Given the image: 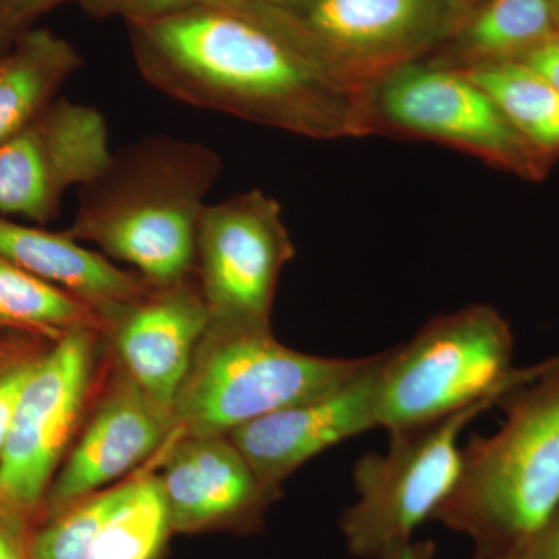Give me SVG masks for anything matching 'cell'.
Here are the masks:
<instances>
[{
	"mask_svg": "<svg viewBox=\"0 0 559 559\" xmlns=\"http://www.w3.org/2000/svg\"><path fill=\"white\" fill-rule=\"evenodd\" d=\"M506 419L462 448L459 479L433 520L476 559L514 557L559 509V358L503 396Z\"/></svg>",
	"mask_w": 559,
	"mask_h": 559,
	"instance_id": "cell-3",
	"label": "cell"
},
{
	"mask_svg": "<svg viewBox=\"0 0 559 559\" xmlns=\"http://www.w3.org/2000/svg\"><path fill=\"white\" fill-rule=\"evenodd\" d=\"M366 360L308 355L283 345L274 331L209 323L173 404L175 436H229L336 388Z\"/></svg>",
	"mask_w": 559,
	"mask_h": 559,
	"instance_id": "cell-5",
	"label": "cell"
},
{
	"mask_svg": "<svg viewBox=\"0 0 559 559\" xmlns=\"http://www.w3.org/2000/svg\"><path fill=\"white\" fill-rule=\"evenodd\" d=\"M0 253L22 270L66 290L103 320L138 300L153 283L84 248L68 231L22 226L0 218Z\"/></svg>",
	"mask_w": 559,
	"mask_h": 559,
	"instance_id": "cell-16",
	"label": "cell"
},
{
	"mask_svg": "<svg viewBox=\"0 0 559 559\" xmlns=\"http://www.w3.org/2000/svg\"><path fill=\"white\" fill-rule=\"evenodd\" d=\"M173 433L171 415L110 362L108 378L47 489L50 518L138 473Z\"/></svg>",
	"mask_w": 559,
	"mask_h": 559,
	"instance_id": "cell-12",
	"label": "cell"
},
{
	"mask_svg": "<svg viewBox=\"0 0 559 559\" xmlns=\"http://www.w3.org/2000/svg\"><path fill=\"white\" fill-rule=\"evenodd\" d=\"M94 17H120L127 24L164 20L197 7L216 5L230 0H76Z\"/></svg>",
	"mask_w": 559,
	"mask_h": 559,
	"instance_id": "cell-23",
	"label": "cell"
},
{
	"mask_svg": "<svg viewBox=\"0 0 559 559\" xmlns=\"http://www.w3.org/2000/svg\"><path fill=\"white\" fill-rule=\"evenodd\" d=\"M112 157L100 110L50 103L20 134L0 146V212L47 223L72 187L97 178Z\"/></svg>",
	"mask_w": 559,
	"mask_h": 559,
	"instance_id": "cell-10",
	"label": "cell"
},
{
	"mask_svg": "<svg viewBox=\"0 0 559 559\" xmlns=\"http://www.w3.org/2000/svg\"><path fill=\"white\" fill-rule=\"evenodd\" d=\"M511 559H559V509Z\"/></svg>",
	"mask_w": 559,
	"mask_h": 559,
	"instance_id": "cell-27",
	"label": "cell"
},
{
	"mask_svg": "<svg viewBox=\"0 0 559 559\" xmlns=\"http://www.w3.org/2000/svg\"><path fill=\"white\" fill-rule=\"evenodd\" d=\"M521 61L538 70L540 75L546 76L559 90V33L530 50Z\"/></svg>",
	"mask_w": 559,
	"mask_h": 559,
	"instance_id": "cell-28",
	"label": "cell"
},
{
	"mask_svg": "<svg viewBox=\"0 0 559 559\" xmlns=\"http://www.w3.org/2000/svg\"><path fill=\"white\" fill-rule=\"evenodd\" d=\"M0 325L57 341L75 329L102 331L98 316L69 293L0 253Z\"/></svg>",
	"mask_w": 559,
	"mask_h": 559,
	"instance_id": "cell-19",
	"label": "cell"
},
{
	"mask_svg": "<svg viewBox=\"0 0 559 559\" xmlns=\"http://www.w3.org/2000/svg\"><path fill=\"white\" fill-rule=\"evenodd\" d=\"M151 86L197 108L314 139L371 130L367 90L322 64L289 13L248 0L130 24Z\"/></svg>",
	"mask_w": 559,
	"mask_h": 559,
	"instance_id": "cell-1",
	"label": "cell"
},
{
	"mask_svg": "<svg viewBox=\"0 0 559 559\" xmlns=\"http://www.w3.org/2000/svg\"><path fill=\"white\" fill-rule=\"evenodd\" d=\"M509 322L488 305L437 316L388 349L380 389V429L415 428L538 377L549 366L513 369Z\"/></svg>",
	"mask_w": 559,
	"mask_h": 559,
	"instance_id": "cell-4",
	"label": "cell"
},
{
	"mask_svg": "<svg viewBox=\"0 0 559 559\" xmlns=\"http://www.w3.org/2000/svg\"><path fill=\"white\" fill-rule=\"evenodd\" d=\"M134 474L50 518L31 540L32 559H91L103 527L130 492Z\"/></svg>",
	"mask_w": 559,
	"mask_h": 559,
	"instance_id": "cell-22",
	"label": "cell"
},
{
	"mask_svg": "<svg viewBox=\"0 0 559 559\" xmlns=\"http://www.w3.org/2000/svg\"><path fill=\"white\" fill-rule=\"evenodd\" d=\"M102 331L75 329L40 356L0 452V506L31 514L46 498L97 393Z\"/></svg>",
	"mask_w": 559,
	"mask_h": 559,
	"instance_id": "cell-7",
	"label": "cell"
},
{
	"mask_svg": "<svg viewBox=\"0 0 559 559\" xmlns=\"http://www.w3.org/2000/svg\"><path fill=\"white\" fill-rule=\"evenodd\" d=\"M432 546H426V544H411L406 549L400 550L399 554L390 555V557L384 559H432Z\"/></svg>",
	"mask_w": 559,
	"mask_h": 559,
	"instance_id": "cell-30",
	"label": "cell"
},
{
	"mask_svg": "<svg viewBox=\"0 0 559 559\" xmlns=\"http://www.w3.org/2000/svg\"><path fill=\"white\" fill-rule=\"evenodd\" d=\"M503 396H489L447 417L389 433L388 451L370 452L356 462V500L341 520L353 557L384 559L414 544L417 530L433 520L455 487L463 432Z\"/></svg>",
	"mask_w": 559,
	"mask_h": 559,
	"instance_id": "cell-6",
	"label": "cell"
},
{
	"mask_svg": "<svg viewBox=\"0 0 559 559\" xmlns=\"http://www.w3.org/2000/svg\"><path fill=\"white\" fill-rule=\"evenodd\" d=\"M79 51L46 28L22 32L0 58V146L50 105L81 66Z\"/></svg>",
	"mask_w": 559,
	"mask_h": 559,
	"instance_id": "cell-17",
	"label": "cell"
},
{
	"mask_svg": "<svg viewBox=\"0 0 559 559\" xmlns=\"http://www.w3.org/2000/svg\"><path fill=\"white\" fill-rule=\"evenodd\" d=\"M157 463L173 532L252 524L278 492L229 436H173Z\"/></svg>",
	"mask_w": 559,
	"mask_h": 559,
	"instance_id": "cell-15",
	"label": "cell"
},
{
	"mask_svg": "<svg viewBox=\"0 0 559 559\" xmlns=\"http://www.w3.org/2000/svg\"><path fill=\"white\" fill-rule=\"evenodd\" d=\"M551 5H554L555 14H557V21L559 24V0H551Z\"/></svg>",
	"mask_w": 559,
	"mask_h": 559,
	"instance_id": "cell-31",
	"label": "cell"
},
{
	"mask_svg": "<svg viewBox=\"0 0 559 559\" xmlns=\"http://www.w3.org/2000/svg\"><path fill=\"white\" fill-rule=\"evenodd\" d=\"M171 532L157 465H145L103 527L91 559H159Z\"/></svg>",
	"mask_w": 559,
	"mask_h": 559,
	"instance_id": "cell-21",
	"label": "cell"
},
{
	"mask_svg": "<svg viewBox=\"0 0 559 559\" xmlns=\"http://www.w3.org/2000/svg\"><path fill=\"white\" fill-rule=\"evenodd\" d=\"M296 255L282 207L261 190L205 205L197 234V271L210 323L272 331L283 267Z\"/></svg>",
	"mask_w": 559,
	"mask_h": 559,
	"instance_id": "cell-8",
	"label": "cell"
},
{
	"mask_svg": "<svg viewBox=\"0 0 559 559\" xmlns=\"http://www.w3.org/2000/svg\"><path fill=\"white\" fill-rule=\"evenodd\" d=\"M223 171L219 154L193 140L154 135L112 153L81 187L68 230L153 285L194 274L197 234L207 194Z\"/></svg>",
	"mask_w": 559,
	"mask_h": 559,
	"instance_id": "cell-2",
	"label": "cell"
},
{
	"mask_svg": "<svg viewBox=\"0 0 559 559\" xmlns=\"http://www.w3.org/2000/svg\"><path fill=\"white\" fill-rule=\"evenodd\" d=\"M290 14L312 53L366 91L436 39L448 0H310Z\"/></svg>",
	"mask_w": 559,
	"mask_h": 559,
	"instance_id": "cell-11",
	"label": "cell"
},
{
	"mask_svg": "<svg viewBox=\"0 0 559 559\" xmlns=\"http://www.w3.org/2000/svg\"><path fill=\"white\" fill-rule=\"evenodd\" d=\"M40 356L43 353H21L0 359V452L20 406L22 392L38 366Z\"/></svg>",
	"mask_w": 559,
	"mask_h": 559,
	"instance_id": "cell-24",
	"label": "cell"
},
{
	"mask_svg": "<svg viewBox=\"0 0 559 559\" xmlns=\"http://www.w3.org/2000/svg\"><path fill=\"white\" fill-rule=\"evenodd\" d=\"M385 352L336 388L253 419L229 433L260 480L280 492L286 480L322 452L380 429V389Z\"/></svg>",
	"mask_w": 559,
	"mask_h": 559,
	"instance_id": "cell-13",
	"label": "cell"
},
{
	"mask_svg": "<svg viewBox=\"0 0 559 559\" xmlns=\"http://www.w3.org/2000/svg\"><path fill=\"white\" fill-rule=\"evenodd\" d=\"M25 516L21 511L0 506V559H32Z\"/></svg>",
	"mask_w": 559,
	"mask_h": 559,
	"instance_id": "cell-26",
	"label": "cell"
},
{
	"mask_svg": "<svg viewBox=\"0 0 559 559\" xmlns=\"http://www.w3.org/2000/svg\"><path fill=\"white\" fill-rule=\"evenodd\" d=\"M502 110L514 130L546 156L559 150V90L521 60L476 62L460 69Z\"/></svg>",
	"mask_w": 559,
	"mask_h": 559,
	"instance_id": "cell-18",
	"label": "cell"
},
{
	"mask_svg": "<svg viewBox=\"0 0 559 559\" xmlns=\"http://www.w3.org/2000/svg\"><path fill=\"white\" fill-rule=\"evenodd\" d=\"M551 0H488L468 22L462 49L476 62L521 60L557 33Z\"/></svg>",
	"mask_w": 559,
	"mask_h": 559,
	"instance_id": "cell-20",
	"label": "cell"
},
{
	"mask_svg": "<svg viewBox=\"0 0 559 559\" xmlns=\"http://www.w3.org/2000/svg\"><path fill=\"white\" fill-rule=\"evenodd\" d=\"M255 5L266 7V9L288 11V13H297L307 5L310 0H248Z\"/></svg>",
	"mask_w": 559,
	"mask_h": 559,
	"instance_id": "cell-29",
	"label": "cell"
},
{
	"mask_svg": "<svg viewBox=\"0 0 559 559\" xmlns=\"http://www.w3.org/2000/svg\"><path fill=\"white\" fill-rule=\"evenodd\" d=\"M371 123L439 140L499 167L538 178L546 156L514 130L491 97L462 70L400 66L366 95Z\"/></svg>",
	"mask_w": 559,
	"mask_h": 559,
	"instance_id": "cell-9",
	"label": "cell"
},
{
	"mask_svg": "<svg viewBox=\"0 0 559 559\" xmlns=\"http://www.w3.org/2000/svg\"><path fill=\"white\" fill-rule=\"evenodd\" d=\"M210 323L197 271L170 285H151L102 322L110 362L173 417V404Z\"/></svg>",
	"mask_w": 559,
	"mask_h": 559,
	"instance_id": "cell-14",
	"label": "cell"
},
{
	"mask_svg": "<svg viewBox=\"0 0 559 559\" xmlns=\"http://www.w3.org/2000/svg\"><path fill=\"white\" fill-rule=\"evenodd\" d=\"M68 0H0V38L24 32L40 14Z\"/></svg>",
	"mask_w": 559,
	"mask_h": 559,
	"instance_id": "cell-25",
	"label": "cell"
}]
</instances>
